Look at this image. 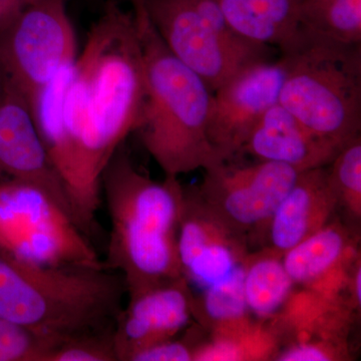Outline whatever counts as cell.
<instances>
[{"mask_svg": "<svg viewBox=\"0 0 361 361\" xmlns=\"http://www.w3.org/2000/svg\"><path fill=\"white\" fill-rule=\"evenodd\" d=\"M0 172L42 190L73 218L59 177L25 97L0 73Z\"/></svg>", "mask_w": 361, "mask_h": 361, "instance_id": "obj_12", "label": "cell"}, {"mask_svg": "<svg viewBox=\"0 0 361 361\" xmlns=\"http://www.w3.org/2000/svg\"><path fill=\"white\" fill-rule=\"evenodd\" d=\"M294 288L282 256L264 248L249 253L244 268L243 289L247 310L253 319L271 322Z\"/></svg>", "mask_w": 361, "mask_h": 361, "instance_id": "obj_20", "label": "cell"}, {"mask_svg": "<svg viewBox=\"0 0 361 361\" xmlns=\"http://www.w3.org/2000/svg\"><path fill=\"white\" fill-rule=\"evenodd\" d=\"M287 73L279 104L311 132L342 147L360 135L361 44L301 28L281 54Z\"/></svg>", "mask_w": 361, "mask_h": 361, "instance_id": "obj_5", "label": "cell"}, {"mask_svg": "<svg viewBox=\"0 0 361 361\" xmlns=\"http://www.w3.org/2000/svg\"><path fill=\"white\" fill-rule=\"evenodd\" d=\"M0 249L35 264L106 269L70 214L20 180L0 183Z\"/></svg>", "mask_w": 361, "mask_h": 361, "instance_id": "obj_7", "label": "cell"}, {"mask_svg": "<svg viewBox=\"0 0 361 361\" xmlns=\"http://www.w3.org/2000/svg\"><path fill=\"white\" fill-rule=\"evenodd\" d=\"M351 357L349 341L318 339L286 344L274 361H348Z\"/></svg>", "mask_w": 361, "mask_h": 361, "instance_id": "obj_26", "label": "cell"}, {"mask_svg": "<svg viewBox=\"0 0 361 361\" xmlns=\"http://www.w3.org/2000/svg\"><path fill=\"white\" fill-rule=\"evenodd\" d=\"M338 200L329 168L304 171L275 209L256 241L282 256L334 219Z\"/></svg>", "mask_w": 361, "mask_h": 361, "instance_id": "obj_15", "label": "cell"}, {"mask_svg": "<svg viewBox=\"0 0 361 361\" xmlns=\"http://www.w3.org/2000/svg\"><path fill=\"white\" fill-rule=\"evenodd\" d=\"M126 293L113 271L35 264L0 249V318L44 336L111 329Z\"/></svg>", "mask_w": 361, "mask_h": 361, "instance_id": "obj_4", "label": "cell"}, {"mask_svg": "<svg viewBox=\"0 0 361 361\" xmlns=\"http://www.w3.org/2000/svg\"><path fill=\"white\" fill-rule=\"evenodd\" d=\"M197 187L207 205L248 241L257 240L301 172L283 164L225 161L206 169Z\"/></svg>", "mask_w": 361, "mask_h": 361, "instance_id": "obj_9", "label": "cell"}, {"mask_svg": "<svg viewBox=\"0 0 361 361\" xmlns=\"http://www.w3.org/2000/svg\"><path fill=\"white\" fill-rule=\"evenodd\" d=\"M346 297L351 307L358 315L361 311V257L353 265L349 274Z\"/></svg>", "mask_w": 361, "mask_h": 361, "instance_id": "obj_28", "label": "cell"}, {"mask_svg": "<svg viewBox=\"0 0 361 361\" xmlns=\"http://www.w3.org/2000/svg\"><path fill=\"white\" fill-rule=\"evenodd\" d=\"M341 147L311 132L279 103L271 106L251 130L240 154L274 161L299 172L327 167Z\"/></svg>", "mask_w": 361, "mask_h": 361, "instance_id": "obj_16", "label": "cell"}, {"mask_svg": "<svg viewBox=\"0 0 361 361\" xmlns=\"http://www.w3.org/2000/svg\"><path fill=\"white\" fill-rule=\"evenodd\" d=\"M141 45L145 101L137 133L165 177L179 178L225 161L211 144L207 123L213 92L171 51L144 0H129Z\"/></svg>", "mask_w": 361, "mask_h": 361, "instance_id": "obj_3", "label": "cell"}, {"mask_svg": "<svg viewBox=\"0 0 361 361\" xmlns=\"http://www.w3.org/2000/svg\"><path fill=\"white\" fill-rule=\"evenodd\" d=\"M161 39L214 92L239 71L270 59L271 49L240 37L214 0H144Z\"/></svg>", "mask_w": 361, "mask_h": 361, "instance_id": "obj_6", "label": "cell"}, {"mask_svg": "<svg viewBox=\"0 0 361 361\" xmlns=\"http://www.w3.org/2000/svg\"><path fill=\"white\" fill-rule=\"evenodd\" d=\"M145 92L141 45L132 13L109 0L90 27L84 49L32 106L75 223L89 237L103 201L104 170L137 130Z\"/></svg>", "mask_w": 361, "mask_h": 361, "instance_id": "obj_1", "label": "cell"}, {"mask_svg": "<svg viewBox=\"0 0 361 361\" xmlns=\"http://www.w3.org/2000/svg\"><path fill=\"white\" fill-rule=\"evenodd\" d=\"M330 182L336 192L338 206L351 219L361 220V137L344 145L327 166Z\"/></svg>", "mask_w": 361, "mask_h": 361, "instance_id": "obj_23", "label": "cell"}, {"mask_svg": "<svg viewBox=\"0 0 361 361\" xmlns=\"http://www.w3.org/2000/svg\"><path fill=\"white\" fill-rule=\"evenodd\" d=\"M61 341L0 318V361H47Z\"/></svg>", "mask_w": 361, "mask_h": 361, "instance_id": "obj_24", "label": "cell"}, {"mask_svg": "<svg viewBox=\"0 0 361 361\" xmlns=\"http://www.w3.org/2000/svg\"><path fill=\"white\" fill-rule=\"evenodd\" d=\"M32 0H0V23L16 13Z\"/></svg>", "mask_w": 361, "mask_h": 361, "instance_id": "obj_29", "label": "cell"}, {"mask_svg": "<svg viewBox=\"0 0 361 361\" xmlns=\"http://www.w3.org/2000/svg\"><path fill=\"white\" fill-rule=\"evenodd\" d=\"M244 270L194 295V318L209 331L250 319L243 289Z\"/></svg>", "mask_w": 361, "mask_h": 361, "instance_id": "obj_22", "label": "cell"}, {"mask_svg": "<svg viewBox=\"0 0 361 361\" xmlns=\"http://www.w3.org/2000/svg\"><path fill=\"white\" fill-rule=\"evenodd\" d=\"M249 253L245 235L221 219L197 188H185L178 255L180 274L194 295L242 272Z\"/></svg>", "mask_w": 361, "mask_h": 361, "instance_id": "obj_10", "label": "cell"}, {"mask_svg": "<svg viewBox=\"0 0 361 361\" xmlns=\"http://www.w3.org/2000/svg\"><path fill=\"white\" fill-rule=\"evenodd\" d=\"M228 25L252 44L284 54L301 30V0H214Z\"/></svg>", "mask_w": 361, "mask_h": 361, "instance_id": "obj_18", "label": "cell"}, {"mask_svg": "<svg viewBox=\"0 0 361 361\" xmlns=\"http://www.w3.org/2000/svg\"><path fill=\"white\" fill-rule=\"evenodd\" d=\"M185 187L142 172L123 144L102 176L111 229L106 269L122 276L128 295L182 277L178 232Z\"/></svg>", "mask_w": 361, "mask_h": 361, "instance_id": "obj_2", "label": "cell"}, {"mask_svg": "<svg viewBox=\"0 0 361 361\" xmlns=\"http://www.w3.org/2000/svg\"><path fill=\"white\" fill-rule=\"evenodd\" d=\"M210 334L196 344L194 361H274L281 348L269 323L253 318Z\"/></svg>", "mask_w": 361, "mask_h": 361, "instance_id": "obj_19", "label": "cell"}, {"mask_svg": "<svg viewBox=\"0 0 361 361\" xmlns=\"http://www.w3.org/2000/svg\"><path fill=\"white\" fill-rule=\"evenodd\" d=\"M68 0H32L0 23V73L30 110L78 56Z\"/></svg>", "mask_w": 361, "mask_h": 361, "instance_id": "obj_8", "label": "cell"}, {"mask_svg": "<svg viewBox=\"0 0 361 361\" xmlns=\"http://www.w3.org/2000/svg\"><path fill=\"white\" fill-rule=\"evenodd\" d=\"M357 313L344 296H329L296 287L282 310L268 322L282 346L293 342L349 341Z\"/></svg>", "mask_w": 361, "mask_h": 361, "instance_id": "obj_17", "label": "cell"}, {"mask_svg": "<svg viewBox=\"0 0 361 361\" xmlns=\"http://www.w3.org/2000/svg\"><path fill=\"white\" fill-rule=\"evenodd\" d=\"M128 296L114 326L118 361L174 338L194 318V294L184 277Z\"/></svg>", "mask_w": 361, "mask_h": 361, "instance_id": "obj_13", "label": "cell"}, {"mask_svg": "<svg viewBox=\"0 0 361 361\" xmlns=\"http://www.w3.org/2000/svg\"><path fill=\"white\" fill-rule=\"evenodd\" d=\"M47 361H118L114 327L66 337L52 349Z\"/></svg>", "mask_w": 361, "mask_h": 361, "instance_id": "obj_25", "label": "cell"}, {"mask_svg": "<svg viewBox=\"0 0 361 361\" xmlns=\"http://www.w3.org/2000/svg\"><path fill=\"white\" fill-rule=\"evenodd\" d=\"M7 180V178L4 177V174L0 172V183L4 182V180Z\"/></svg>", "mask_w": 361, "mask_h": 361, "instance_id": "obj_30", "label": "cell"}, {"mask_svg": "<svg viewBox=\"0 0 361 361\" xmlns=\"http://www.w3.org/2000/svg\"><path fill=\"white\" fill-rule=\"evenodd\" d=\"M360 241V233L334 218L285 252L282 262L296 287L323 295L346 297L349 274L361 257Z\"/></svg>", "mask_w": 361, "mask_h": 361, "instance_id": "obj_14", "label": "cell"}, {"mask_svg": "<svg viewBox=\"0 0 361 361\" xmlns=\"http://www.w3.org/2000/svg\"><path fill=\"white\" fill-rule=\"evenodd\" d=\"M286 59L258 61L239 71L213 92L207 134L224 161L240 155L261 116L279 103Z\"/></svg>", "mask_w": 361, "mask_h": 361, "instance_id": "obj_11", "label": "cell"}, {"mask_svg": "<svg viewBox=\"0 0 361 361\" xmlns=\"http://www.w3.org/2000/svg\"><path fill=\"white\" fill-rule=\"evenodd\" d=\"M178 338L168 339L159 342L139 353H135L130 361H194V351L196 339L193 334Z\"/></svg>", "mask_w": 361, "mask_h": 361, "instance_id": "obj_27", "label": "cell"}, {"mask_svg": "<svg viewBox=\"0 0 361 361\" xmlns=\"http://www.w3.org/2000/svg\"><path fill=\"white\" fill-rule=\"evenodd\" d=\"M301 28L344 44H361V0H301Z\"/></svg>", "mask_w": 361, "mask_h": 361, "instance_id": "obj_21", "label": "cell"}]
</instances>
